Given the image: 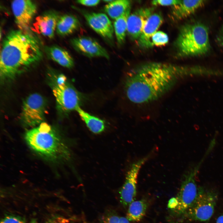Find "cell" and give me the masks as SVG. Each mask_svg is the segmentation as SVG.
I'll list each match as a JSON object with an SVG mask.
<instances>
[{"instance_id": "ffe728a7", "label": "cell", "mask_w": 223, "mask_h": 223, "mask_svg": "<svg viewBox=\"0 0 223 223\" xmlns=\"http://www.w3.org/2000/svg\"><path fill=\"white\" fill-rule=\"evenodd\" d=\"M76 111L92 132L98 134L102 133L104 130L105 126L103 120L91 115L82 110L80 107L77 108Z\"/></svg>"}, {"instance_id": "ba28073f", "label": "cell", "mask_w": 223, "mask_h": 223, "mask_svg": "<svg viewBox=\"0 0 223 223\" xmlns=\"http://www.w3.org/2000/svg\"><path fill=\"white\" fill-rule=\"evenodd\" d=\"M46 102L37 93L29 95L23 101L20 119L26 126L33 127L43 122L45 117Z\"/></svg>"}, {"instance_id": "7c38bea8", "label": "cell", "mask_w": 223, "mask_h": 223, "mask_svg": "<svg viewBox=\"0 0 223 223\" xmlns=\"http://www.w3.org/2000/svg\"><path fill=\"white\" fill-rule=\"evenodd\" d=\"M60 16L59 13L55 10L45 11L36 18L33 24L35 29L43 36L52 38Z\"/></svg>"}, {"instance_id": "1f68e13d", "label": "cell", "mask_w": 223, "mask_h": 223, "mask_svg": "<svg viewBox=\"0 0 223 223\" xmlns=\"http://www.w3.org/2000/svg\"><path fill=\"white\" fill-rule=\"evenodd\" d=\"M30 223H38L37 221L35 219H33Z\"/></svg>"}, {"instance_id": "4dcf8cb0", "label": "cell", "mask_w": 223, "mask_h": 223, "mask_svg": "<svg viewBox=\"0 0 223 223\" xmlns=\"http://www.w3.org/2000/svg\"><path fill=\"white\" fill-rule=\"evenodd\" d=\"M216 223H223V212L218 217Z\"/></svg>"}, {"instance_id": "3957f363", "label": "cell", "mask_w": 223, "mask_h": 223, "mask_svg": "<svg viewBox=\"0 0 223 223\" xmlns=\"http://www.w3.org/2000/svg\"><path fill=\"white\" fill-rule=\"evenodd\" d=\"M25 139L33 151L47 160L65 162L71 159L70 149L65 138L47 123L43 122L28 131Z\"/></svg>"}, {"instance_id": "cb8c5ba5", "label": "cell", "mask_w": 223, "mask_h": 223, "mask_svg": "<svg viewBox=\"0 0 223 223\" xmlns=\"http://www.w3.org/2000/svg\"><path fill=\"white\" fill-rule=\"evenodd\" d=\"M153 45L161 46L166 44L168 42V38L167 35L161 31L156 32L151 37Z\"/></svg>"}, {"instance_id": "277c9868", "label": "cell", "mask_w": 223, "mask_h": 223, "mask_svg": "<svg viewBox=\"0 0 223 223\" xmlns=\"http://www.w3.org/2000/svg\"><path fill=\"white\" fill-rule=\"evenodd\" d=\"M175 45L178 55L181 57L206 54L211 49L207 26L197 21L184 24L180 29Z\"/></svg>"}, {"instance_id": "8992f818", "label": "cell", "mask_w": 223, "mask_h": 223, "mask_svg": "<svg viewBox=\"0 0 223 223\" xmlns=\"http://www.w3.org/2000/svg\"><path fill=\"white\" fill-rule=\"evenodd\" d=\"M218 199L214 191L198 188L196 198L181 220L206 221L212 216Z\"/></svg>"}, {"instance_id": "f546056e", "label": "cell", "mask_w": 223, "mask_h": 223, "mask_svg": "<svg viewBox=\"0 0 223 223\" xmlns=\"http://www.w3.org/2000/svg\"><path fill=\"white\" fill-rule=\"evenodd\" d=\"M216 42L220 47L223 48V24L216 36Z\"/></svg>"}, {"instance_id": "f1b7e54d", "label": "cell", "mask_w": 223, "mask_h": 223, "mask_svg": "<svg viewBox=\"0 0 223 223\" xmlns=\"http://www.w3.org/2000/svg\"><path fill=\"white\" fill-rule=\"evenodd\" d=\"M99 0H79L76 1L77 3L88 7H94L97 6L100 2Z\"/></svg>"}, {"instance_id": "4fadbf2b", "label": "cell", "mask_w": 223, "mask_h": 223, "mask_svg": "<svg viewBox=\"0 0 223 223\" xmlns=\"http://www.w3.org/2000/svg\"><path fill=\"white\" fill-rule=\"evenodd\" d=\"M153 11L152 8H142L130 14L127 21V32L132 39L138 40L139 38L145 23Z\"/></svg>"}, {"instance_id": "d6a6232c", "label": "cell", "mask_w": 223, "mask_h": 223, "mask_svg": "<svg viewBox=\"0 0 223 223\" xmlns=\"http://www.w3.org/2000/svg\"><path fill=\"white\" fill-rule=\"evenodd\" d=\"M113 0H103V1L104 2H107L108 3H109L112 2Z\"/></svg>"}, {"instance_id": "8fae6325", "label": "cell", "mask_w": 223, "mask_h": 223, "mask_svg": "<svg viewBox=\"0 0 223 223\" xmlns=\"http://www.w3.org/2000/svg\"><path fill=\"white\" fill-rule=\"evenodd\" d=\"M70 42L75 50L87 57L109 58L106 50L96 40L90 37H77L72 38Z\"/></svg>"}, {"instance_id": "6da1fadb", "label": "cell", "mask_w": 223, "mask_h": 223, "mask_svg": "<svg viewBox=\"0 0 223 223\" xmlns=\"http://www.w3.org/2000/svg\"><path fill=\"white\" fill-rule=\"evenodd\" d=\"M185 70L182 67L167 63L151 62L139 65L125 77V95L137 105L155 102L173 88Z\"/></svg>"}, {"instance_id": "9a60e30c", "label": "cell", "mask_w": 223, "mask_h": 223, "mask_svg": "<svg viewBox=\"0 0 223 223\" xmlns=\"http://www.w3.org/2000/svg\"><path fill=\"white\" fill-rule=\"evenodd\" d=\"M206 2L204 0H181L179 3L173 6L172 17L176 20L185 18L202 7Z\"/></svg>"}, {"instance_id": "5b68a950", "label": "cell", "mask_w": 223, "mask_h": 223, "mask_svg": "<svg viewBox=\"0 0 223 223\" xmlns=\"http://www.w3.org/2000/svg\"><path fill=\"white\" fill-rule=\"evenodd\" d=\"M199 166L191 168L184 175L179 191L175 197L176 206L170 210L171 215L175 219L181 220L196 198L198 187L195 178Z\"/></svg>"}, {"instance_id": "52a82bcc", "label": "cell", "mask_w": 223, "mask_h": 223, "mask_svg": "<svg viewBox=\"0 0 223 223\" xmlns=\"http://www.w3.org/2000/svg\"><path fill=\"white\" fill-rule=\"evenodd\" d=\"M52 86V92L57 106L61 110L68 112L76 110L79 107L80 98L77 91L66 82V78L59 75Z\"/></svg>"}, {"instance_id": "30bf717a", "label": "cell", "mask_w": 223, "mask_h": 223, "mask_svg": "<svg viewBox=\"0 0 223 223\" xmlns=\"http://www.w3.org/2000/svg\"><path fill=\"white\" fill-rule=\"evenodd\" d=\"M11 8L16 24L19 29L28 31L37 11V6L33 1L16 0L12 2Z\"/></svg>"}, {"instance_id": "ac0fdd59", "label": "cell", "mask_w": 223, "mask_h": 223, "mask_svg": "<svg viewBox=\"0 0 223 223\" xmlns=\"http://www.w3.org/2000/svg\"><path fill=\"white\" fill-rule=\"evenodd\" d=\"M148 206L146 199L133 201L128 206L126 217L131 222L141 221L145 215Z\"/></svg>"}, {"instance_id": "7a4b0ae2", "label": "cell", "mask_w": 223, "mask_h": 223, "mask_svg": "<svg viewBox=\"0 0 223 223\" xmlns=\"http://www.w3.org/2000/svg\"><path fill=\"white\" fill-rule=\"evenodd\" d=\"M41 43L29 31H10L3 39L0 55V77L2 83L14 79L18 75L42 59Z\"/></svg>"}, {"instance_id": "d4e9b609", "label": "cell", "mask_w": 223, "mask_h": 223, "mask_svg": "<svg viewBox=\"0 0 223 223\" xmlns=\"http://www.w3.org/2000/svg\"><path fill=\"white\" fill-rule=\"evenodd\" d=\"M0 223H26L22 217L14 214L5 215L1 220Z\"/></svg>"}, {"instance_id": "5bb4252c", "label": "cell", "mask_w": 223, "mask_h": 223, "mask_svg": "<svg viewBox=\"0 0 223 223\" xmlns=\"http://www.w3.org/2000/svg\"><path fill=\"white\" fill-rule=\"evenodd\" d=\"M163 18L157 13L151 14L147 20L139 38L138 43L139 46L147 48L153 45L151 41L153 35L157 32L163 23Z\"/></svg>"}, {"instance_id": "603a6c76", "label": "cell", "mask_w": 223, "mask_h": 223, "mask_svg": "<svg viewBox=\"0 0 223 223\" xmlns=\"http://www.w3.org/2000/svg\"><path fill=\"white\" fill-rule=\"evenodd\" d=\"M120 216L113 210L108 209L102 216L101 223H120Z\"/></svg>"}, {"instance_id": "83f0119b", "label": "cell", "mask_w": 223, "mask_h": 223, "mask_svg": "<svg viewBox=\"0 0 223 223\" xmlns=\"http://www.w3.org/2000/svg\"><path fill=\"white\" fill-rule=\"evenodd\" d=\"M67 218L59 215L53 216L49 219L46 223H69Z\"/></svg>"}, {"instance_id": "44dd1931", "label": "cell", "mask_w": 223, "mask_h": 223, "mask_svg": "<svg viewBox=\"0 0 223 223\" xmlns=\"http://www.w3.org/2000/svg\"><path fill=\"white\" fill-rule=\"evenodd\" d=\"M131 1L128 0H113L104 7V11L112 19L116 20L130 7Z\"/></svg>"}, {"instance_id": "484cf974", "label": "cell", "mask_w": 223, "mask_h": 223, "mask_svg": "<svg viewBox=\"0 0 223 223\" xmlns=\"http://www.w3.org/2000/svg\"><path fill=\"white\" fill-rule=\"evenodd\" d=\"M96 15L103 23L108 31L113 35L114 28L112 22L106 14L103 13H95Z\"/></svg>"}, {"instance_id": "e0dca14e", "label": "cell", "mask_w": 223, "mask_h": 223, "mask_svg": "<svg viewBox=\"0 0 223 223\" xmlns=\"http://www.w3.org/2000/svg\"><path fill=\"white\" fill-rule=\"evenodd\" d=\"M81 26L79 20L71 14L60 15L58 20L56 31L61 36H65L72 34L78 30Z\"/></svg>"}, {"instance_id": "2e32d148", "label": "cell", "mask_w": 223, "mask_h": 223, "mask_svg": "<svg viewBox=\"0 0 223 223\" xmlns=\"http://www.w3.org/2000/svg\"><path fill=\"white\" fill-rule=\"evenodd\" d=\"M45 50L48 57L60 65L68 68L73 66V58L64 49L57 46L53 45L46 46Z\"/></svg>"}, {"instance_id": "4316f807", "label": "cell", "mask_w": 223, "mask_h": 223, "mask_svg": "<svg viewBox=\"0 0 223 223\" xmlns=\"http://www.w3.org/2000/svg\"><path fill=\"white\" fill-rule=\"evenodd\" d=\"M181 0H153L152 1V4L154 5H160L162 6H174L179 3Z\"/></svg>"}, {"instance_id": "d6986e66", "label": "cell", "mask_w": 223, "mask_h": 223, "mask_svg": "<svg viewBox=\"0 0 223 223\" xmlns=\"http://www.w3.org/2000/svg\"><path fill=\"white\" fill-rule=\"evenodd\" d=\"M89 26L102 37L108 40H112L113 35L107 30L103 23L96 15L95 13L83 11L81 12Z\"/></svg>"}, {"instance_id": "7402d4cb", "label": "cell", "mask_w": 223, "mask_h": 223, "mask_svg": "<svg viewBox=\"0 0 223 223\" xmlns=\"http://www.w3.org/2000/svg\"><path fill=\"white\" fill-rule=\"evenodd\" d=\"M131 7L120 17L115 20L114 29L118 43L120 45L125 42L126 33L127 32V21L130 14Z\"/></svg>"}, {"instance_id": "9c48e42d", "label": "cell", "mask_w": 223, "mask_h": 223, "mask_svg": "<svg viewBox=\"0 0 223 223\" xmlns=\"http://www.w3.org/2000/svg\"><path fill=\"white\" fill-rule=\"evenodd\" d=\"M151 155H148L134 162L127 172L125 181L120 191V201L125 207L134 201L137 194V179L142 166L148 160Z\"/></svg>"}]
</instances>
